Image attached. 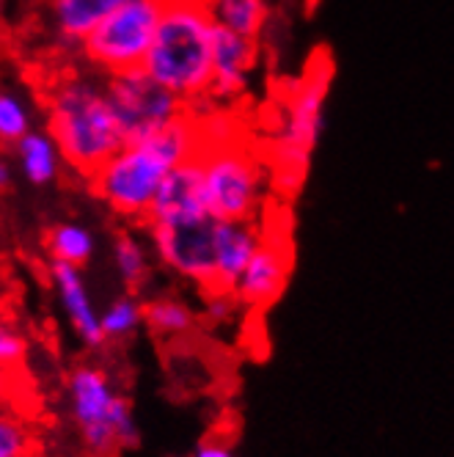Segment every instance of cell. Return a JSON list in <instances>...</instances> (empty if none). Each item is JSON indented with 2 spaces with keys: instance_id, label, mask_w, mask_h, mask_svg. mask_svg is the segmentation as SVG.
<instances>
[{
  "instance_id": "23",
  "label": "cell",
  "mask_w": 454,
  "mask_h": 457,
  "mask_svg": "<svg viewBox=\"0 0 454 457\" xmlns=\"http://www.w3.org/2000/svg\"><path fill=\"white\" fill-rule=\"evenodd\" d=\"M34 129V111L22 94L0 86V144L17 146Z\"/></svg>"
},
{
  "instance_id": "6",
  "label": "cell",
  "mask_w": 454,
  "mask_h": 457,
  "mask_svg": "<svg viewBox=\"0 0 454 457\" xmlns=\"http://www.w3.org/2000/svg\"><path fill=\"white\" fill-rule=\"evenodd\" d=\"M67 405L75 430L91 454L108 457L138 441L133 408L103 367L80 364L67 375Z\"/></svg>"
},
{
  "instance_id": "2",
  "label": "cell",
  "mask_w": 454,
  "mask_h": 457,
  "mask_svg": "<svg viewBox=\"0 0 454 457\" xmlns=\"http://www.w3.org/2000/svg\"><path fill=\"white\" fill-rule=\"evenodd\" d=\"M47 133L55 138L63 162L91 177L127 141L108 100L103 72H63L45 91Z\"/></svg>"
},
{
  "instance_id": "12",
  "label": "cell",
  "mask_w": 454,
  "mask_h": 457,
  "mask_svg": "<svg viewBox=\"0 0 454 457\" xmlns=\"http://www.w3.org/2000/svg\"><path fill=\"white\" fill-rule=\"evenodd\" d=\"M50 284L55 292V301L61 314L67 317L72 334L86 347H100L105 342L103 334V312L96 309L94 295L86 284V276L75 265L50 262Z\"/></svg>"
},
{
  "instance_id": "9",
  "label": "cell",
  "mask_w": 454,
  "mask_h": 457,
  "mask_svg": "<svg viewBox=\"0 0 454 457\" xmlns=\"http://www.w3.org/2000/svg\"><path fill=\"white\" fill-rule=\"evenodd\" d=\"M218 226L212 215H199L177 223H152V251L179 278L196 284L202 292L215 289L218 276Z\"/></svg>"
},
{
  "instance_id": "21",
  "label": "cell",
  "mask_w": 454,
  "mask_h": 457,
  "mask_svg": "<svg viewBox=\"0 0 454 457\" xmlns=\"http://www.w3.org/2000/svg\"><path fill=\"white\" fill-rule=\"evenodd\" d=\"M113 268L127 287H141L152 270V253L144 240L129 232L119 235L113 243Z\"/></svg>"
},
{
  "instance_id": "5",
  "label": "cell",
  "mask_w": 454,
  "mask_h": 457,
  "mask_svg": "<svg viewBox=\"0 0 454 457\" xmlns=\"http://www.w3.org/2000/svg\"><path fill=\"white\" fill-rule=\"evenodd\" d=\"M199 169L207 210L218 220H262L273 193L268 157L232 133L212 136L204 119Z\"/></svg>"
},
{
  "instance_id": "18",
  "label": "cell",
  "mask_w": 454,
  "mask_h": 457,
  "mask_svg": "<svg viewBox=\"0 0 454 457\" xmlns=\"http://www.w3.org/2000/svg\"><path fill=\"white\" fill-rule=\"evenodd\" d=\"M94 248H96L94 232L83 223L63 220L47 232V251L53 256V262L83 268L86 262H91Z\"/></svg>"
},
{
  "instance_id": "8",
  "label": "cell",
  "mask_w": 454,
  "mask_h": 457,
  "mask_svg": "<svg viewBox=\"0 0 454 457\" xmlns=\"http://www.w3.org/2000/svg\"><path fill=\"white\" fill-rule=\"evenodd\" d=\"M108 100L124 141H141L177 124L190 108L174 91L160 86L146 70H133L108 78Z\"/></svg>"
},
{
  "instance_id": "24",
  "label": "cell",
  "mask_w": 454,
  "mask_h": 457,
  "mask_svg": "<svg viewBox=\"0 0 454 457\" xmlns=\"http://www.w3.org/2000/svg\"><path fill=\"white\" fill-rule=\"evenodd\" d=\"M204 295H207L204 317H207L210 325H218V328H220V325H232L237 320L240 309H245L243 301L235 295L232 289H212V292H204Z\"/></svg>"
},
{
  "instance_id": "26",
  "label": "cell",
  "mask_w": 454,
  "mask_h": 457,
  "mask_svg": "<svg viewBox=\"0 0 454 457\" xmlns=\"http://www.w3.org/2000/svg\"><path fill=\"white\" fill-rule=\"evenodd\" d=\"M190 457H237L235 446L229 441L223 438H207L196 446V452H193Z\"/></svg>"
},
{
  "instance_id": "32",
  "label": "cell",
  "mask_w": 454,
  "mask_h": 457,
  "mask_svg": "<svg viewBox=\"0 0 454 457\" xmlns=\"http://www.w3.org/2000/svg\"><path fill=\"white\" fill-rule=\"evenodd\" d=\"M4 6H6V0H0V20H4Z\"/></svg>"
},
{
  "instance_id": "10",
  "label": "cell",
  "mask_w": 454,
  "mask_h": 457,
  "mask_svg": "<svg viewBox=\"0 0 454 457\" xmlns=\"http://www.w3.org/2000/svg\"><path fill=\"white\" fill-rule=\"evenodd\" d=\"M292 276V243L286 235H278L265 220V240L259 251L251 256L248 268L243 270L235 295L243 301L245 309H268L276 303Z\"/></svg>"
},
{
  "instance_id": "19",
  "label": "cell",
  "mask_w": 454,
  "mask_h": 457,
  "mask_svg": "<svg viewBox=\"0 0 454 457\" xmlns=\"http://www.w3.org/2000/svg\"><path fill=\"white\" fill-rule=\"evenodd\" d=\"M144 320L160 339H179L196 328V312L179 298H152L144 303Z\"/></svg>"
},
{
  "instance_id": "16",
  "label": "cell",
  "mask_w": 454,
  "mask_h": 457,
  "mask_svg": "<svg viewBox=\"0 0 454 457\" xmlns=\"http://www.w3.org/2000/svg\"><path fill=\"white\" fill-rule=\"evenodd\" d=\"M204 6L220 30L248 39H262L270 22V0H204Z\"/></svg>"
},
{
  "instance_id": "31",
  "label": "cell",
  "mask_w": 454,
  "mask_h": 457,
  "mask_svg": "<svg viewBox=\"0 0 454 457\" xmlns=\"http://www.w3.org/2000/svg\"><path fill=\"white\" fill-rule=\"evenodd\" d=\"M25 457H47V454H42V452H30V454H25Z\"/></svg>"
},
{
  "instance_id": "22",
  "label": "cell",
  "mask_w": 454,
  "mask_h": 457,
  "mask_svg": "<svg viewBox=\"0 0 454 457\" xmlns=\"http://www.w3.org/2000/svg\"><path fill=\"white\" fill-rule=\"evenodd\" d=\"M144 320V303L136 295H119L103 309V334L105 342H124L133 337Z\"/></svg>"
},
{
  "instance_id": "3",
  "label": "cell",
  "mask_w": 454,
  "mask_h": 457,
  "mask_svg": "<svg viewBox=\"0 0 454 457\" xmlns=\"http://www.w3.org/2000/svg\"><path fill=\"white\" fill-rule=\"evenodd\" d=\"M218 25L204 0H166L144 70L196 113H210Z\"/></svg>"
},
{
  "instance_id": "7",
  "label": "cell",
  "mask_w": 454,
  "mask_h": 457,
  "mask_svg": "<svg viewBox=\"0 0 454 457\" xmlns=\"http://www.w3.org/2000/svg\"><path fill=\"white\" fill-rule=\"evenodd\" d=\"M166 0H127L80 45L88 63L105 78L144 70Z\"/></svg>"
},
{
  "instance_id": "20",
  "label": "cell",
  "mask_w": 454,
  "mask_h": 457,
  "mask_svg": "<svg viewBox=\"0 0 454 457\" xmlns=\"http://www.w3.org/2000/svg\"><path fill=\"white\" fill-rule=\"evenodd\" d=\"M37 452V428L17 403L0 405V457H25Z\"/></svg>"
},
{
  "instance_id": "28",
  "label": "cell",
  "mask_w": 454,
  "mask_h": 457,
  "mask_svg": "<svg viewBox=\"0 0 454 457\" xmlns=\"http://www.w3.org/2000/svg\"><path fill=\"white\" fill-rule=\"evenodd\" d=\"M14 179V169H12V162L0 157V190H6Z\"/></svg>"
},
{
  "instance_id": "11",
  "label": "cell",
  "mask_w": 454,
  "mask_h": 457,
  "mask_svg": "<svg viewBox=\"0 0 454 457\" xmlns=\"http://www.w3.org/2000/svg\"><path fill=\"white\" fill-rule=\"evenodd\" d=\"M259 58H262V39H248L218 28L212 53L210 111L229 108L237 100H243L256 78Z\"/></svg>"
},
{
  "instance_id": "1",
  "label": "cell",
  "mask_w": 454,
  "mask_h": 457,
  "mask_svg": "<svg viewBox=\"0 0 454 457\" xmlns=\"http://www.w3.org/2000/svg\"><path fill=\"white\" fill-rule=\"evenodd\" d=\"M204 146V116L190 111L177 124L141 141H127L88 182L96 199L127 220H149L163 182Z\"/></svg>"
},
{
  "instance_id": "29",
  "label": "cell",
  "mask_w": 454,
  "mask_h": 457,
  "mask_svg": "<svg viewBox=\"0 0 454 457\" xmlns=\"http://www.w3.org/2000/svg\"><path fill=\"white\" fill-rule=\"evenodd\" d=\"M6 273V251H4V240H0V281H4Z\"/></svg>"
},
{
  "instance_id": "4",
  "label": "cell",
  "mask_w": 454,
  "mask_h": 457,
  "mask_svg": "<svg viewBox=\"0 0 454 457\" xmlns=\"http://www.w3.org/2000/svg\"><path fill=\"white\" fill-rule=\"evenodd\" d=\"M331 91V63L314 67L292 86L278 103L273 146H268V166L273 174L276 199H292L306 185L311 154L326 127V103Z\"/></svg>"
},
{
  "instance_id": "17",
  "label": "cell",
  "mask_w": 454,
  "mask_h": 457,
  "mask_svg": "<svg viewBox=\"0 0 454 457\" xmlns=\"http://www.w3.org/2000/svg\"><path fill=\"white\" fill-rule=\"evenodd\" d=\"M17 169L30 185H50L61 171V149L47 129H30V133L14 146Z\"/></svg>"
},
{
  "instance_id": "14",
  "label": "cell",
  "mask_w": 454,
  "mask_h": 457,
  "mask_svg": "<svg viewBox=\"0 0 454 457\" xmlns=\"http://www.w3.org/2000/svg\"><path fill=\"white\" fill-rule=\"evenodd\" d=\"M265 240V218L262 220H220L218 226V276L215 289L237 287L251 256Z\"/></svg>"
},
{
  "instance_id": "27",
  "label": "cell",
  "mask_w": 454,
  "mask_h": 457,
  "mask_svg": "<svg viewBox=\"0 0 454 457\" xmlns=\"http://www.w3.org/2000/svg\"><path fill=\"white\" fill-rule=\"evenodd\" d=\"M14 395H17V375L0 370V405L14 403Z\"/></svg>"
},
{
  "instance_id": "13",
  "label": "cell",
  "mask_w": 454,
  "mask_h": 457,
  "mask_svg": "<svg viewBox=\"0 0 454 457\" xmlns=\"http://www.w3.org/2000/svg\"><path fill=\"white\" fill-rule=\"evenodd\" d=\"M199 215H210V210H207V199H204L199 160H190L177 171H171V177L163 182V187H160L146 226L190 220Z\"/></svg>"
},
{
  "instance_id": "15",
  "label": "cell",
  "mask_w": 454,
  "mask_h": 457,
  "mask_svg": "<svg viewBox=\"0 0 454 457\" xmlns=\"http://www.w3.org/2000/svg\"><path fill=\"white\" fill-rule=\"evenodd\" d=\"M127 0H45L47 25L67 45H83Z\"/></svg>"
},
{
  "instance_id": "25",
  "label": "cell",
  "mask_w": 454,
  "mask_h": 457,
  "mask_svg": "<svg viewBox=\"0 0 454 457\" xmlns=\"http://www.w3.org/2000/svg\"><path fill=\"white\" fill-rule=\"evenodd\" d=\"M25 353H28L25 337L14 328L12 322H6L4 328H0V370L17 375V370L25 361Z\"/></svg>"
},
{
  "instance_id": "30",
  "label": "cell",
  "mask_w": 454,
  "mask_h": 457,
  "mask_svg": "<svg viewBox=\"0 0 454 457\" xmlns=\"http://www.w3.org/2000/svg\"><path fill=\"white\" fill-rule=\"evenodd\" d=\"M9 322V317H6V309H4V301H0V328Z\"/></svg>"
}]
</instances>
